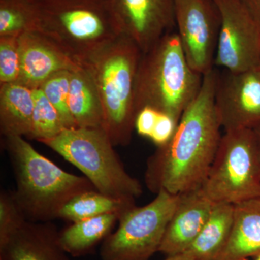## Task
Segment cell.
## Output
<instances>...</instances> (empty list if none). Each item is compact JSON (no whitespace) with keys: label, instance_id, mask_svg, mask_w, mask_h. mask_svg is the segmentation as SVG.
Masks as SVG:
<instances>
[{"label":"cell","instance_id":"8fae6325","mask_svg":"<svg viewBox=\"0 0 260 260\" xmlns=\"http://www.w3.org/2000/svg\"><path fill=\"white\" fill-rule=\"evenodd\" d=\"M215 105L225 131L254 129L259 126L260 68L218 72Z\"/></svg>","mask_w":260,"mask_h":260},{"label":"cell","instance_id":"44dd1931","mask_svg":"<svg viewBox=\"0 0 260 260\" xmlns=\"http://www.w3.org/2000/svg\"><path fill=\"white\" fill-rule=\"evenodd\" d=\"M135 200L119 199L102 194L97 190L76 195L63 207L59 218L75 223L106 214L119 215L135 205Z\"/></svg>","mask_w":260,"mask_h":260},{"label":"cell","instance_id":"d6986e66","mask_svg":"<svg viewBox=\"0 0 260 260\" xmlns=\"http://www.w3.org/2000/svg\"><path fill=\"white\" fill-rule=\"evenodd\" d=\"M234 205L215 203L199 235L185 251L199 260H217L226 245L234 225Z\"/></svg>","mask_w":260,"mask_h":260},{"label":"cell","instance_id":"83f0119b","mask_svg":"<svg viewBox=\"0 0 260 260\" xmlns=\"http://www.w3.org/2000/svg\"><path fill=\"white\" fill-rule=\"evenodd\" d=\"M159 111L150 107L142 108L135 119V129L143 137L150 138L156 123Z\"/></svg>","mask_w":260,"mask_h":260},{"label":"cell","instance_id":"4fadbf2b","mask_svg":"<svg viewBox=\"0 0 260 260\" xmlns=\"http://www.w3.org/2000/svg\"><path fill=\"white\" fill-rule=\"evenodd\" d=\"M20 73L18 83L32 89L40 88L51 75L63 70L81 68L55 43L42 32L20 37Z\"/></svg>","mask_w":260,"mask_h":260},{"label":"cell","instance_id":"5b68a950","mask_svg":"<svg viewBox=\"0 0 260 260\" xmlns=\"http://www.w3.org/2000/svg\"><path fill=\"white\" fill-rule=\"evenodd\" d=\"M39 32L78 64L121 35L109 0H39Z\"/></svg>","mask_w":260,"mask_h":260},{"label":"cell","instance_id":"ac0fdd59","mask_svg":"<svg viewBox=\"0 0 260 260\" xmlns=\"http://www.w3.org/2000/svg\"><path fill=\"white\" fill-rule=\"evenodd\" d=\"M68 105L77 127L103 128L102 102L91 77L83 67L72 71Z\"/></svg>","mask_w":260,"mask_h":260},{"label":"cell","instance_id":"52a82bcc","mask_svg":"<svg viewBox=\"0 0 260 260\" xmlns=\"http://www.w3.org/2000/svg\"><path fill=\"white\" fill-rule=\"evenodd\" d=\"M203 189L215 203L236 205L260 197V157L253 129L225 131Z\"/></svg>","mask_w":260,"mask_h":260},{"label":"cell","instance_id":"9a60e30c","mask_svg":"<svg viewBox=\"0 0 260 260\" xmlns=\"http://www.w3.org/2000/svg\"><path fill=\"white\" fill-rule=\"evenodd\" d=\"M0 260H70L50 222L27 220L0 242Z\"/></svg>","mask_w":260,"mask_h":260},{"label":"cell","instance_id":"f546056e","mask_svg":"<svg viewBox=\"0 0 260 260\" xmlns=\"http://www.w3.org/2000/svg\"><path fill=\"white\" fill-rule=\"evenodd\" d=\"M164 260H199L188 252L181 253L176 255L167 256Z\"/></svg>","mask_w":260,"mask_h":260},{"label":"cell","instance_id":"603a6c76","mask_svg":"<svg viewBox=\"0 0 260 260\" xmlns=\"http://www.w3.org/2000/svg\"><path fill=\"white\" fill-rule=\"evenodd\" d=\"M34 108L32 125L28 138L42 143L65 129L59 113L41 89L34 90Z\"/></svg>","mask_w":260,"mask_h":260},{"label":"cell","instance_id":"1f68e13d","mask_svg":"<svg viewBox=\"0 0 260 260\" xmlns=\"http://www.w3.org/2000/svg\"><path fill=\"white\" fill-rule=\"evenodd\" d=\"M254 260H260V253L259 254H257L255 257H254Z\"/></svg>","mask_w":260,"mask_h":260},{"label":"cell","instance_id":"ffe728a7","mask_svg":"<svg viewBox=\"0 0 260 260\" xmlns=\"http://www.w3.org/2000/svg\"><path fill=\"white\" fill-rule=\"evenodd\" d=\"M119 215L106 214L71 223L59 232V242L69 255L78 257L90 254L112 233Z\"/></svg>","mask_w":260,"mask_h":260},{"label":"cell","instance_id":"d4e9b609","mask_svg":"<svg viewBox=\"0 0 260 260\" xmlns=\"http://www.w3.org/2000/svg\"><path fill=\"white\" fill-rule=\"evenodd\" d=\"M20 73V37H0V85L18 83Z\"/></svg>","mask_w":260,"mask_h":260},{"label":"cell","instance_id":"d6a6232c","mask_svg":"<svg viewBox=\"0 0 260 260\" xmlns=\"http://www.w3.org/2000/svg\"><path fill=\"white\" fill-rule=\"evenodd\" d=\"M35 1H39V0H35Z\"/></svg>","mask_w":260,"mask_h":260},{"label":"cell","instance_id":"484cf974","mask_svg":"<svg viewBox=\"0 0 260 260\" xmlns=\"http://www.w3.org/2000/svg\"><path fill=\"white\" fill-rule=\"evenodd\" d=\"M27 220L23 209L15 198L14 191L2 190L0 192V242H4Z\"/></svg>","mask_w":260,"mask_h":260},{"label":"cell","instance_id":"9c48e42d","mask_svg":"<svg viewBox=\"0 0 260 260\" xmlns=\"http://www.w3.org/2000/svg\"><path fill=\"white\" fill-rule=\"evenodd\" d=\"M213 1L220 21L215 65L231 72L259 68V25L241 0Z\"/></svg>","mask_w":260,"mask_h":260},{"label":"cell","instance_id":"836d02e7","mask_svg":"<svg viewBox=\"0 0 260 260\" xmlns=\"http://www.w3.org/2000/svg\"><path fill=\"white\" fill-rule=\"evenodd\" d=\"M259 68H260V64H259Z\"/></svg>","mask_w":260,"mask_h":260},{"label":"cell","instance_id":"4316f807","mask_svg":"<svg viewBox=\"0 0 260 260\" xmlns=\"http://www.w3.org/2000/svg\"><path fill=\"white\" fill-rule=\"evenodd\" d=\"M179 121L169 114L159 112L153 133L149 138L158 147L165 145L175 133Z\"/></svg>","mask_w":260,"mask_h":260},{"label":"cell","instance_id":"2e32d148","mask_svg":"<svg viewBox=\"0 0 260 260\" xmlns=\"http://www.w3.org/2000/svg\"><path fill=\"white\" fill-rule=\"evenodd\" d=\"M260 253V197L234 205L230 238L217 260H249Z\"/></svg>","mask_w":260,"mask_h":260},{"label":"cell","instance_id":"e0dca14e","mask_svg":"<svg viewBox=\"0 0 260 260\" xmlns=\"http://www.w3.org/2000/svg\"><path fill=\"white\" fill-rule=\"evenodd\" d=\"M34 90L18 83L0 85V132L5 138L30 135Z\"/></svg>","mask_w":260,"mask_h":260},{"label":"cell","instance_id":"8992f818","mask_svg":"<svg viewBox=\"0 0 260 260\" xmlns=\"http://www.w3.org/2000/svg\"><path fill=\"white\" fill-rule=\"evenodd\" d=\"M42 143L79 169L99 192L135 200L143 194V186L126 172L103 128H65Z\"/></svg>","mask_w":260,"mask_h":260},{"label":"cell","instance_id":"277c9868","mask_svg":"<svg viewBox=\"0 0 260 260\" xmlns=\"http://www.w3.org/2000/svg\"><path fill=\"white\" fill-rule=\"evenodd\" d=\"M203 76L188 62L177 32H168L142 54L135 89L137 113L150 107L179 120L200 93Z\"/></svg>","mask_w":260,"mask_h":260},{"label":"cell","instance_id":"7a4b0ae2","mask_svg":"<svg viewBox=\"0 0 260 260\" xmlns=\"http://www.w3.org/2000/svg\"><path fill=\"white\" fill-rule=\"evenodd\" d=\"M16 181L15 198L27 220L50 222L59 218L70 200L96 190L85 177L65 172L32 146L23 137L5 138Z\"/></svg>","mask_w":260,"mask_h":260},{"label":"cell","instance_id":"3957f363","mask_svg":"<svg viewBox=\"0 0 260 260\" xmlns=\"http://www.w3.org/2000/svg\"><path fill=\"white\" fill-rule=\"evenodd\" d=\"M141 50L124 35L81 63L100 98L104 126L114 146H126L133 138L137 116L135 89Z\"/></svg>","mask_w":260,"mask_h":260},{"label":"cell","instance_id":"7402d4cb","mask_svg":"<svg viewBox=\"0 0 260 260\" xmlns=\"http://www.w3.org/2000/svg\"><path fill=\"white\" fill-rule=\"evenodd\" d=\"M40 11L35 0H0V37L39 31Z\"/></svg>","mask_w":260,"mask_h":260},{"label":"cell","instance_id":"4dcf8cb0","mask_svg":"<svg viewBox=\"0 0 260 260\" xmlns=\"http://www.w3.org/2000/svg\"><path fill=\"white\" fill-rule=\"evenodd\" d=\"M254 135H255L256 143H257L258 150H259V157H260V125L256 127L255 129H253Z\"/></svg>","mask_w":260,"mask_h":260},{"label":"cell","instance_id":"7c38bea8","mask_svg":"<svg viewBox=\"0 0 260 260\" xmlns=\"http://www.w3.org/2000/svg\"><path fill=\"white\" fill-rule=\"evenodd\" d=\"M120 28L142 53L176 25L174 0H109Z\"/></svg>","mask_w":260,"mask_h":260},{"label":"cell","instance_id":"6da1fadb","mask_svg":"<svg viewBox=\"0 0 260 260\" xmlns=\"http://www.w3.org/2000/svg\"><path fill=\"white\" fill-rule=\"evenodd\" d=\"M218 70L203 76L200 93L183 113L171 140L147 160L145 185L154 194H184L202 187L221 139L215 105Z\"/></svg>","mask_w":260,"mask_h":260},{"label":"cell","instance_id":"30bf717a","mask_svg":"<svg viewBox=\"0 0 260 260\" xmlns=\"http://www.w3.org/2000/svg\"><path fill=\"white\" fill-rule=\"evenodd\" d=\"M181 47L193 70L205 75L214 69L220 16L213 0H174Z\"/></svg>","mask_w":260,"mask_h":260},{"label":"cell","instance_id":"cb8c5ba5","mask_svg":"<svg viewBox=\"0 0 260 260\" xmlns=\"http://www.w3.org/2000/svg\"><path fill=\"white\" fill-rule=\"evenodd\" d=\"M72 71L73 70L58 72L49 77L39 88L59 113L65 128L77 127L68 105Z\"/></svg>","mask_w":260,"mask_h":260},{"label":"cell","instance_id":"f1b7e54d","mask_svg":"<svg viewBox=\"0 0 260 260\" xmlns=\"http://www.w3.org/2000/svg\"><path fill=\"white\" fill-rule=\"evenodd\" d=\"M260 27V0H241Z\"/></svg>","mask_w":260,"mask_h":260},{"label":"cell","instance_id":"5bb4252c","mask_svg":"<svg viewBox=\"0 0 260 260\" xmlns=\"http://www.w3.org/2000/svg\"><path fill=\"white\" fill-rule=\"evenodd\" d=\"M215 204L203 186L180 194L159 252L167 256L185 252L204 227Z\"/></svg>","mask_w":260,"mask_h":260},{"label":"cell","instance_id":"ba28073f","mask_svg":"<svg viewBox=\"0 0 260 260\" xmlns=\"http://www.w3.org/2000/svg\"><path fill=\"white\" fill-rule=\"evenodd\" d=\"M179 197L160 191L148 204L121 213L117 229L102 242V259L149 260L159 250Z\"/></svg>","mask_w":260,"mask_h":260}]
</instances>
